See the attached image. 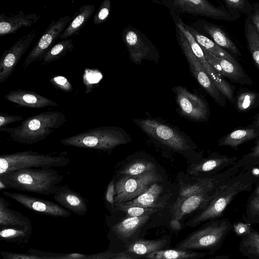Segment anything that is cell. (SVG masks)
I'll return each instance as SVG.
<instances>
[{
  "mask_svg": "<svg viewBox=\"0 0 259 259\" xmlns=\"http://www.w3.org/2000/svg\"><path fill=\"white\" fill-rule=\"evenodd\" d=\"M5 259H41L33 255L10 252H2Z\"/></svg>",
  "mask_w": 259,
  "mask_h": 259,
  "instance_id": "49",
  "label": "cell"
},
{
  "mask_svg": "<svg viewBox=\"0 0 259 259\" xmlns=\"http://www.w3.org/2000/svg\"><path fill=\"white\" fill-rule=\"evenodd\" d=\"M205 253L179 249L159 250L144 256L145 259H198Z\"/></svg>",
  "mask_w": 259,
  "mask_h": 259,
  "instance_id": "33",
  "label": "cell"
},
{
  "mask_svg": "<svg viewBox=\"0 0 259 259\" xmlns=\"http://www.w3.org/2000/svg\"><path fill=\"white\" fill-rule=\"evenodd\" d=\"M172 91L175 94L176 101L182 115L197 121L208 119L210 115L209 108L203 97L191 93L180 85L174 87Z\"/></svg>",
  "mask_w": 259,
  "mask_h": 259,
  "instance_id": "12",
  "label": "cell"
},
{
  "mask_svg": "<svg viewBox=\"0 0 259 259\" xmlns=\"http://www.w3.org/2000/svg\"><path fill=\"white\" fill-rule=\"evenodd\" d=\"M256 166L258 168H259V161H257V162H256L254 164H253V165L252 166ZM247 167H249V166H247Z\"/></svg>",
  "mask_w": 259,
  "mask_h": 259,
  "instance_id": "56",
  "label": "cell"
},
{
  "mask_svg": "<svg viewBox=\"0 0 259 259\" xmlns=\"http://www.w3.org/2000/svg\"><path fill=\"white\" fill-rule=\"evenodd\" d=\"M257 181L251 169H242L217 187L211 193L212 200L208 205L186 222L184 226L195 227L203 222L220 217L238 194L250 191Z\"/></svg>",
  "mask_w": 259,
  "mask_h": 259,
  "instance_id": "1",
  "label": "cell"
},
{
  "mask_svg": "<svg viewBox=\"0 0 259 259\" xmlns=\"http://www.w3.org/2000/svg\"><path fill=\"white\" fill-rule=\"evenodd\" d=\"M201 48L208 63L221 76L227 78L232 82L241 85L253 84L252 80L240 65L218 57L205 48L202 47Z\"/></svg>",
  "mask_w": 259,
  "mask_h": 259,
  "instance_id": "16",
  "label": "cell"
},
{
  "mask_svg": "<svg viewBox=\"0 0 259 259\" xmlns=\"http://www.w3.org/2000/svg\"><path fill=\"white\" fill-rule=\"evenodd\" d=\"M167 242L165 239L154 240L139 239L130 243L126 247L125 251L144 256L150 252L162 250Z\"/></svg>",
  "mask_w": 259,
  "mask_h": 259,
  "instance_id": "30",
  "label": "cell"
},
{
  "mask_svg": "<svg viewBox=\"0 0 259 259\" xmlns=\"http://www.w3.org/2000/svg\"><path fill=\"white\" fill-rule=\"evenodd\" d=\"M136 121L145 133L169 148L178 151L188 149L186 139L169 126L153 119H138Z\"/></svg>",
  "mask_w": 259,
  "mask_h": 259,
  "instance_id": "13",
  "label": "cell"
},
{
  "mask_svg": "<svg viewBox=\"0 0 259 259\" xmlns=\"http://www.w3.org/2000/svg\"><path fill=\"white\" fill-rule=\"evenodd\" d=\"M122 40L126 47L130 60L141 65L144 60L157 63L160 55L156 47L139 30L133 27H125L121 33Z\"/></svg>",
  "mask_w": 259,
  "mask_h": 259,
  "instance_id": "10",
  "label": "cell"
},
{
  "mask_svg": "<svg viewBox=\"0 0 259 259\" xmlns=\"http://www.w3.org/2000/svg\"><path fill=\"white\" fill-rule=\"evenodd\" d=\"M102 73L97 69L85 68L82 75V82L86 94L92 92L102 78Z\"/></svg>",
  "mask_w": 259,
  "mask_h": 259,
  "instance_id": "38",
  "label": "cell"
},
{
  "mask_svg": "<svg viewBox=\"0 0 259 259\" xmlns=\"http://www.w3.org/2000/svg\"><path fill=\"white\" fill-rule=\"evenodd\" d=\"M72 39H66L58 42L52 47L43 57L44 64L57 61L74 49Z\"/></svg>",
  "mask_w": 259,
  "mask_h": 259,
  "instance_id": "36",
  "label": "cell"
},
{
  "mask_svg": "<svg viewBox=\"0 0 259 259\" xmlns=\"http://www.w3.org/2000/svg\"><path fill=\"white\" fill-rule=\"evenodd\" d=\"M111 3L110 0H104L101 4L98 11L93 17L95 25L101 24L108 18L111 11Z\"/></svg>",
  "mask_w": 259,
  "mask_h": 259,
  "instance_id": "41",
  "label": "cell"
},
{
  "mask_svg": "<svg viewBox=\"0 0 259 259\" xmlns=\"http://www.w3.org/2000/svg\"><path fill=\"white\" fill-rule=\"evenodd\" d=\"M25 235L24 229L7 228L1 230L0 236L4 239H13L23 237Z\"/></svg>",
  "mask_w": 259,
  "mask_h": 259,
  "instance_id": "44",
  "label": "cell"
},
{
  "mask_svg": "<svg viewBox=\"0 0 259 259\" xmlns=\"http://www.w3.org/2000/svg\"><path fill=\"white\" fill-rule=\"evenodd\" d=\"M115 253L107 250L101 253L87 255L85 257L80 259H111ZM41 259H69L65 257H42Z\"/></svg>",
  "mask_w": 259,
  "mask_h": 259,
  "instance_id": "45",
  "label": "cell"
},
{
  "mask_svg": "<svg viewBox=\"0 0 259 259\" xmlns=\"http://www.w3.org/2000/svg\"><path fill=\"white\" fill-rule=\"evenodd\" d=\"M194 26L212 38L217 45L227 49L236 56L241 57L242 53L228 34L220 26L205 20H198Z\"/></svg>",
  "mask_w": 259,
  "mask_h": 259,
  "instance_id": "20",
  "label": "cell"
},
{
  "mask_svg": "<svg viewBox=\"0 0 259 259\" xmlns=\"http://www.w3.org/2000/svg\"><path fill=\"white\" fill-rule=\"evenodd\" d=\"M156 170L133 176H121L115 182L114 203L133 200L145 192L153 183L161 181Z\"/></svg>",
  "mask_w": 259,
  "mask_h": 259,
  "instance_id": "9",
  "label": "cell"
},
{
  "mask_svg": "<svg viewBox=\"0 0 259 259\" xmlns=\"http://www.w3.org/2000/svg\"><path fill=\"white\" fill-rule=\"evenodd\" d=\"M111 259H133L125 251L115 253Z\"/></svg>",
  "mask_w": 259,
  "mask_h": 259,
  "instance_id": "51",
  "label": "cell"
},
{
  "mask_svg": "<svg viewBox=\"0 0 259 259\" xmlns=\"http://www.w3.org/2000/svg\"><path fill=\"white\" fill-rule=\"evenodd\" d=\"M63 176L59 171L50 168H27L9 171L0 176V180L7 189L54 195L59 188L58 185Z\"/></svg>",
  "mask_w": 259,
  "mask_h": 259,
  "instance_id": "2",
  "label": "cell"
},
{
  "mask_svg": "<svg viewBox=\"0 0 259 259\" xmlns=\"http://www.w3.org/2000/svg\"><path fill=\"white\" fill-rule=\"evenodd\" d=\"M225 7L233 21L240 18L242 14L250 16L253 12L252 4L246 0H224Z\"/></svg>",
  "mask_w": 259,
  "mask_h": 259,
  "instance_id": "35",
  "label": "cell"
},
{
  "mask_svg": "<svg viewBox=\"0 0 259 259\" xmlns=\"http://www.w3.org/2000/svg\"><path fill=\"white\" fill-rule=\"evenodd\" d=\"M130 141L124 133L115 126H101L63 138L61 143L65 146L110 152L116 147Z\"/></svg>",
  "mask_w": 259,
  "mask_h": 259,
  "instance_id": "5",
  "label": "cell"
},
{
  "mask_svg": "<svg viewBox=\"0 0 259 259\" xmlns=\"http://www.w3.org/2000/svg\"><path fill=\"white\" fill-rule=\"evenodd\" d=\"M213 259H229V257L228 256L225 255V256H219V257H217L213 258Z\"/></svg>",
  "mask_w": 259,
  "mask_h": 259,
  "instance_id": "55",
  "label": "cell"
},
{
  "mask_svg": "<svg viewBox=\"0 0 259 259\" xmlns=\"http://www.w3.org/2000/svg\"><path fill=\"white\" fill-rule=\"evenodd\" d=\"M243 218L247 223L259 224V198L248 200Z\"/></svg>",
  "mask_w": 259,
  "mask_h": 259,
  "instance_id": "40",
  "label": "cell"
},
{
  "mask_svg": "<svg viewBox=\"0 0 259 259\" xmlns=\"http://www.w3.org/2000/svg\"><path fill=\"white\" fill-rule=\"evenodd\" d=\"M6 196L32 210L56 217H68L71 212L58 203L25 194L3 191Z\"/></svg>",
  "mask_w": 259,
  "mask_h": 259,
  "instance_id": "17",
  "label": "cell"
},
{
  "mask_svg": "<svg viewBox=\"0 0 259 259\" xmlns=\"http://www.w3.org/2000/svg\"><path fill=\"white\" fill-rule=\"evenodd\" d=\"M170 13L175 23V25L178 27L185 35L193 53L200 62L203 69L209 77L226 99L231 103L234 104L235 87L228 82L213 69L206 59L201 47L186 28L184 22L176 13L172 12H170Z\"/></svg>",
  "mask_w": 259,
  "mask_h": 259,
  "instance_id": "11",
  "label": "cell"
},
{
  "mask_svg": "<svg viewBox=\"0 0 259 259\" xmlns=\"http://www.w3.org/2000/svg\"><path fill=\"white\" fill-rule=\"evenodd\" d=\"M239 250L250 259H259V232L252 228L248 233L241 237Z\"/></svg>",
  "mask_w": 259,
  "mask_h": 259,
  "instance_id": "34",
  "label": "cell"
},
{
  "mask_svg": "<svg viewBox=\"0 0 259 259\" xmlns=\"http://www.w3.org/2000/svg\"><path fill=\"white\" fill-rule=\"evenodd\" d=\"M95 10L93 5L82 6L74 15L64 31L60 36L61 39H66L73 35H78L81 28L92 16Z\"/></svg>",
  "mask_w": 259,
  "mask_h": 259,
  "instance_id": "27",
  "label": "cell"
},
{
  "mask_svg": "<svg viewBox=\"0 0 259 259\" xmlns=\"http://www.w3.org/2000/svg\"><path fill=\"white\" fill-rule=\"evenodd\" d=\"M176 31L178 43L187 59L193 76L218 104L221 106H226V98L218 89L205 71L200 62L193 53L185 35L177 26Z\"/></svg>",
  "mask_w": 259,
  "mask_h": 259,
  "instance_id": "7",
  "label": "cell"
},
{
  "mask_svg": "<svg viewBox=\"0 0 259 259\" xmlns=\"http://www.w3.org/2000/svg\"><path fill=\"white\" fill-rule=\"evenodd\" d=\"M87 255L80 253H71L66 255L64 257L69 259H80L85 257Z\"/></svg>",
  "mask_w": 259,
  "mask_h": 259,
  "instance_id": "53",
  "label": "cell"
},
{
  "mask_svg": "<svg viewBox=\"0 0 259 259\" xmlns=\"http://www.w3.org/2000/svg\"><path fill=\"white\" fill-rule=\"evenodd\" d=\"M255 145L250 152L244 155L233 164L239 168L252 166L259 161V138L255 140Z\"/></svg>",
  "mask_w": 259,
  "mask_h": 259,
  "instance_id": "39",
  "label": "cell"
},
{
  "mask_svg": "<svg viewBox=\"0 0 259 259\" xmlns=\"http://www.w3.org/2000/svg\"><path fill=\"white\" fill-rule=\"evenodd\" d=\"M53 198L59 205L76 214L83 215L87 211L85 199L79 193L68 187L67 184L60 186L53 195Z\"/></svg>",
  "mask_w": 259,
  "mask_h": 259,
  "instance_id": "21",
  "label": "cell"
},
{
  "mask_svg": "<svg viewBox=\"0 0 259 259\" xmlns=\"http://www.w3.org/2000/svg\"><path fill=\"white\" fill-rule=\"evenodd\" d=\"M150 215L126 217L112 227V230L118 238L124 241L130 240L148 221Z\"/></svg>",
  "mask_w": 259,
  "mask_h": 259,
  "instance_id": "26",
  "label": "cell"
},
{
  "mask_svg": "<svg viewBox=\"0 0 259 259\" xmlns=\"http://www.w3.org/2000/svg\"><path fill=\"white\" fill-rule=\"evenodd\" d=\"M155 170V165L152 162L145 159H137L132 161L116 172L120 177L133 176Z\"/></svg>",
  "mask_w": 259,
  "mask_h": 259,
  "instance_id": "37",
  "label": "cell"
},
{
  "mask_svg": "<svg viewBox=\"0 0 259 259\" xmlns=\"http://www.w3.org/2000/svg\"><path fill=\"white\" fill-rule=\"evenodd\" d=\"M10 203L0 197V225L1 226H18L25 229L29 224L27 218L9 207Z\"/></svg>",
  "mask_w": 259,
  "mask_h": 259,
  "instance_id": "29",
  "label": "cell"
},
{
  "mask_svg": "<svg viewBox=\"0 0 259 259\" xmlns=\"http://www.w3.org/2000/svg\"><path fill=\"white\" fill-rule=\"evenodd\" d=\"M20 115H10L5 113H0V128L5 127L7 125L23 120Z\"/></svg>",
  "mask_w": 259,
  "mask_h": 259,
  "instance_id": "46",
  "label": "cell"
},
{
  "mask_svg": "<svg viewBox=\"0 0 259 259\" xmlns=\"http://www.w3.org/2000/svg\"><path fill=\"white\" fill-rule=\"evenodd\" d=\"M237 160L238 157L236 156L217 154L192 165L187 172L191 175L200 173L215 174L232 166Z\"/></svg>",
  "mask_w": 259,
  "mask_h": 259,
  "instance_id": "23",
  "label": "cell"
},
{
  "mask_svg": "<svg viewBox=\"0 0 259 259\" xmlns=\"http://www.w3.org/2000/svg\"><path fill=\"white\" fill-rule=\"evenodd\" d=\"M167 7L170 12L206 17L213 19L233 21L224 6L215 7L205 0L153 1Z\"/></svg>",
  "mask_w": 259,
  "mask_h": 259,
  "instance_id": "8",
  "label": "cell"
},
{
  "mask_svg": "<svg viewBox=\"0 0 259 259\" xmlns=\"http://www.w3.org/2000/svg\"><path fill=\"white\" fill-rule=\"evenodd\" d=\"M73 17L74 15L71 17L66 16L60 17L56 21L54 20L51 21L29 53L23 64L24 68L28 66L32 62L43 58L45 54L51 48V46L60 37Z\"/></svg>",
  "mask_w": 259,
  "mask_h": 259,
  "instance_id": "14",
  "label": "cell"
},
{
  "mask_svg": "<svg viewBox=\"0 0 259 259\" xmlns=\"http://www.w3.org/2000/svg\"><path fill=\"white\" fill-rule=\"evenodd\" d=\"M49 81L54 87L64 92H71L73 91L72 84L65 76L61 75L53 76Z\"/></svg>",
  "mask_w": 259,
  "mask_h": 259,
  "instance_id": "43",
  "label": "cell"
},
{
  "mask_svg": "<svg viewBox=\"0 0 259 259\" xmlns=\"http://www.w3.org/2000/svg\"><path fill=\"white\" fill-rule=\"evenodd\" d=\"M8 101L18 106L32 108H42L49 106H57L58 104L38 93L22 89L10 91L4 96Z\"/></svg>",
  "mask_w": 259,
  "mask_h": 259,
  "instance_id": "19",
  "label": "cell"
},
{
  "mask_svg": "<svg viewBox=\"0 0 259 259\" xmlns=\"http://www.w3.org/2000/svg\"><path fill=\"white\" fill-rule=\"evenodd\" d=\"M252 4L253 12L250 17L259 33V3H254Z\"/></svg>",
  "mask_w": 259,
  "mask_h": 259,
  "instance_id": "50",
  "label": "cell"
},
{
  "mask_svg": "<svg viewBox=\"0 0 259 259\" xmlns=\"http://www.w3.org/2000/svg\"><path fill=\"white\" fill-rule=\"evenodd\" d=\"M236 108L239 112H246L259 106V92L246 89H240L235 99Z\"/></svg>",
  "mask_w": 259,
  "mask_h": 259,
  "instance_id": "32",
  "label": "cell"
},
{
  "mask_svg": "<svg viewBox=\"0 0 259 259\" xmlns=\"http://www.w3.org/2000/svg\"><path fill=\"white\" fill-rule=\"evenodd\" d=\"M66 121L62 112L48 111L26 118L18 126L0 128V132L8 133L14 142L32 145L46 139Z\"/></svg>",
  "mask_w": 259,
  "mask_h": 259,
  "instance_id": "3",
  "label": "cell"
},
{
  "mask_svg": "<svg viewBox=\"0 0 259 259\" xmlns=\"http://www.w3.org/2000/svg\"><path fill=\"white\" fill-rule=\"evenodd\" d=\"M184 24L186 28L201 47L205 48L218 57L224 58L234 64L240 65L236 58L224 49L217 45L208 37L202 34L195 28L188 25L185 23Z\"/></svg>",
  "mask_w": 259,
  "mask_h": 259,
  "instance_id": "28",
  "label": "cell"
},
{
  "mask_svg": "<svg viewBox=\"0 0 259 259\" xmlns=\"http://www.w3.org/2000/svg\"><path fill=\"white\" fill-rule=\"evenodd\" d=\"M259 138V131L250 124L236 129L221 138L218 141L219 146H227L237 150L244 143L256 140Z\"/></svg>",
  "mask_w": 259,
  "mask_h": 259,
  "instance_id": "25",
  "label": "cell"
},
{
  "mask_svg": "<svg viewBox=\"0 0 259 259\" xmlns=\"http://www.w3.org/2000/svg\"><path fill=\"white\" fill-rule=\"evenodd\" d=\"M212 193V192H211ZM210 193H202L177 200L170 207L172 218L170 226L176 231L181 228L180 221L186 215L198 210L204 209L212 200Z\"/></svg>",
  "mask_w": 259,
  "mask_h": 259,
  "instance_id": "18",
  "label": "cell"
},
{
  "mask_svg": "<svg viewBox=\"0 0 259 259\" xmlns=\"http://www.w3.org/2000/svg\"><path fill=\"white\" fill-rule=\"evenodd\" d=\"M255 187L248 199L259 198V180L257 181Z\"/></svg>",
  "mask_w": 259,
  "mask_h": 259,
  "instance_id": "52",
  "label": "cell"
},
{
  "mask_svg": "<svg viewBox=\"0 0 259 259\" xmlns=\"http://www.w3.org/2000/svg\"><path fill=\"white\" fill-rule=\"evenodd\" d=\"M37 34L36 29L32 30L3 52L0 59V83L4 82L12 74L18 62L31 46Z\"/></svg>",
  "mask_w": 259,
  "mask_h": 259,
  "instance_id": "15",
  "label": "cell"
},
{
  "mask_svg": "<svg viewBox=\"0 0 259 259\" xmlns=\"http://www.w3.org/2000/svg\"><path fill=\"white\" fill-rule=\"evenodd\" d=\"M233 228L235 233L240 237L248 233L252 229L250 223L241 222L234 224Z\"/></svg>",
  "mask_w": 259,
  "mask_h": 259,
  "instance_id": "47",
  "label": "cell"
},
{
  "mask_svg": "<svg viewBox=\"0 0 259 259\" xmlns=\"http://www.w3.org/2000/svg\"><path fill=\"white\" fill-rule=\"evenodd\" d=\"M39 18V16L35 13L25 14L23 11L10 17L2 13L0 14V35L4 36L15 33L20 28L31 26Z\"/></svg>",
  "mask_w": 259,
  "mask_h": 259,
  "instance_id": "24",
  "label": "cell"
},
{
  "mask_svg": "<svg viewBox=\"0 0 259 259\" xmlns=\"http://www.w3.org/2000/svg\"><path fill=\"white\" fill-rule=\"evenodd\" d=\"M232 228L227 219L217 220L190 234L178 243L176 249L190 250L219 247Z\"/></svg>",
  "mask_w": 259,
  "mask_h": 259,
  "instance_id": "6",
  "label": "cell"
},
{
  "mask_svg": "<svg viewBox=\"0 0 259 259\" xmlns=\"http://www.w3.org/2000/svg\"><path fill=\"white\" fill-rule=\"evenodd\" d=\"M114 196H115V180L113 178L109 182L106 192L105 194L106 200L109 202L113 208L114 204Z\"/></svg>",
  "mask_w": 259,
  "mask_h": 259,
  "instance_id": "48",
  "label": "cell"
},
{
  "mask_svg": "<svg viewBox=\"0 0 259 259\" xmlns=\"http://www.w3.org/2000/svg\"><path fill=\"white\" fill-rule=\"evenodd\" d=\"M70 163V159L65 151L60 154H42L29 150L4 154L0 155V176L23 168L63 167Z\"/></svg>",
  "mask_w": 259,
  "mask_h": 259,
  "instance_id": "4",
  "label": "cell"
},
{
  "mask_svg": "<svg viewBox=\"0 0 259 259\" xmlns=\"http://www.w3.org/2000/svg\"><path fill=\"white\" fill-rule=\"evenodd\" d=\"M161 209L157 208H145L137 206L120 208L116 210H121L126 214L127 217L150 215Z\"/></svg>",
  "mask_w": 259,
  "mask_h": 259,
  "instance_id": "42",
  "label": "cell"
},
{
  "mask_svg": "<svg viewBox=\"0 0 259 259\" xmlns=\"http://www.w3.org/2000/svg\"><path fill=\"white\" fill-rule=\"evenodd\" d=\"M251 125L256 128L257 130L259 131V112L256 115L254 120L250 124Z\"/></svg>",
  "mask_w": 259,
  "mask_h": 259,
  "instance_id": "54",
  "label": "cell"
},
{
  "mask_svg": "<svg viewBox=\"0 0 259 259\" xmlns=\"http://www.w3.org/2000/svg\"><path fill=\"white\" fill-rule=\"evenodd\" d=\"M244 34L251 58L259 69V33L250 16L244 22Z\"/></svg>",
  "mask_w": 259,
  "mask_h": 259,
  "instance_id": "31",
  "label": "cell"
},
{
  "mask_svg": "<svg viewBox=\"0 0 259 259\" xmlns=\"http://www.w3.org/2000/svg\"><path fill=\"white\" fill-rule=\"evenodd\" d=\"M162 186L157 182L153 183L144 193L137 198L123 203H114L113 208L116 210L118 208L137 206L145 208H157L162 209L166 202H158L160 195L163 192Z\"/></svg>",
  "mask_w": 259,
  "mask_h": 259,
  "instance_id": "22",
  "label": "cell"
}]
</instances>
